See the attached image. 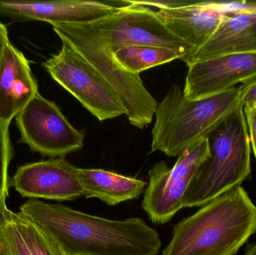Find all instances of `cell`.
<instances>
[{
    "mask_svg": "<svg viewBox=\"0 0 256 255\" xmlns=\"http://www.w3.org/2000/svg\"><path fill=\"white\" fill-rule=\"evenodd\" d=\"M19 213L49 234L66 255H158L162 246L158 232L138 217L108 220L38 199L27 201Z\"/></svg>",
    "mask_w": 256,
    "mask_h": 255,
    "instance_id": "cell-1",
    "label": "cell"
},
{
    "mask_svg": "<svg viewBox=\"0 0 256 255\" xmlns=\"http://www.w3.org/2000/svg\"><path fill=\"white\" fill-rule=\"evenodd\" d=\"M256 232V206L237 187L183 219L162 255H236Z\"/></svg>",
    "mask_w": 256,
    "mask_h": 255,
    "instance_id": "cell-2",
    "label": "cell"
},
{
    "mask_svg": "<svg viewBox=\"0 0 256 255\" xmlns=\"http://www.w3.org/2000/svg\"><path fill=\"white\" fill-rule=\"evenodd\" d=\"M243 85L198 100H188L173 85L158 103L152 131V152L179 157L208 137L226 118L244 107Z\"/></svg>",
    "mask_w": 256,
    "mask_h": 255,
    "instance_id": "cell-3",
    "label": "cell"
},
{
    "mask_svg": "<svg viewBox=\"0 0 256 255\" xmlns=\"http://www.w3.org/2000/svg\"><path fill=\"white\" fill-rule=\"evenodd\" d=\"M210 157L200 166L183 199V208L202 207L240 187L251 172V145L244 107L208 136Z\"/></svg>",
    "mask_w": 256,
    "mask_h": 255,
    "instance_id": "cell-4",
    "label": "cell"
},
{
    "mask_svg": "<svg viewBox=\"0 0 256 255\" xmlns=\"http://www.w3.org/2000/svg\"><path fill=\"white\" fill-rule=\"evenodd\" d=\"M52 28L62 43L79 52L109 82L124 104L132 126L143 129L150 124L158 102L146 89L140 75L120 67L90 23L64 24Z\"/></svg>",
    "mask_w": 256,
    "mask_h": 255,
    "instance_id": "cell-5",
    "label": "cell"
},
{
    "mask_svg": "<svg viewBox=\"0 0 256 255\" xmlns=\"http://www.w3.org/2000/svg\"><path fill=\"white\" fill-rule=\"evenodd\" d=\"M43 66L56 82L99 121L127 115L124 104L109 82L69 45L62 43L61 50Z\"/></svg>",
    "mask_w": 256,
    "mask_h": 255,
    "instance_id": "cell-6",
    "label": "cell"
},
{
    "mask_svg": "<svg viewBox=\"0 0 256 255\" xmlns=\"http://www.w3.org/2000/svg\"><path fill=\"white\" fill-rule=\"evenodd\" d=\"M120 11L90 23L108 49L114 52L127 45L161 46L174 49L184 62L194 52L174 35L156 11L131 1H124Z\"/></svg>",
    "mask_w": 256,
    "mask_h": 255,
    "instance_id": "cell-7",
    "label": "cell"
},
{
    "mask_svg": "<svg viewBox=\"0 0 256 255\" xmlns=\"http://www.w3.org/2000/svg\"><path fill=\"white\" fill-rule=\"evenodd\" d=\"M20 142L51 158L82 149L85 135L75 129L56 104L38 93L16 116Z\"/></svg>",
    "mask_w": 256,
    "mask_h": 255,
    "instance_id": "cell-8",
    "label": "cell"
},
{
    "mask_svg": "<svg viewBox=\"0 0 256 255\" xmlns=\"http://www.w3.org/2000/svg\"><path fill=\"white\" fill-rule=\"evenodd\" d=\"M188 66L183 91L190 100L215 95L256 79V52L220 55Z\"/></svg>",
    "mask_w": 256,
    "mask_h": 255,
    "instance_id": "cell-9",
    "label": "cell"
},
{
    "mask_svg": "<svg viewBox=\"0 0 256 255\" xmlns=\"http://www.w3.org/2000/svg\"><path fill=\"white\" fill-rule=\"evenodd\" d=\"M78 169L64 157L27 163L18 168L12 186L22 197L75 200L84 196Z\"/></svg>",
    "mask_w": 256,
    "mask_h": 255,
    "instance_id": "cell-10",
    "label": "cell"
},
{
    "mask_svg": "<svg viewBox=\"0 0 256 255\" xmlns=\"http://www.w3.org/2000/svg\"><path fill=\"white\" fill-rule=\"evenodd\" d=\"M123 5L87 0L16 1L0 0V14L16 20H39L54 26L64 24H87L120 11Z\"/></svg>",
    "mask_w": 256,
    "mask_h": 255,
    "instance_id": "cell-11",
    "label": "cell"
},
{
    "mask_svg": "<svg viewBox=\"0 0 256 255\" xmlns=\"http://www.w3.org/2000/svg\"><path fill=\"white\" fill-rule=\"evenodd\" d=\"M196 172L180 163L170 168L165 162L149 170V182L142 207L152 223L164 225L183 208V199Z\"/></svg>",
    "mask_w": 256,
    "mask_h": 255,
    "instance_id": "cell-12",
    "label": "cell"
},
{
    "mask_svg": "<svg viewBox=\"0 0 256 255\" xmlns=\"http://www.w3.org/2000/svg\"><path fill=\"white\" fill-rule=\"evenodd\" d=\"M38 93L30 61L9 42L0 55V121L10 125Z\"/></svg>",
    "mask_w": 256,
    "mask_h": 255,
    "instance_id": "cell-13",
    "label": "cell"
},
{
    "mask_svg": "<svg viewBox=\"0 0 256 255\" xmlns=\"http://www.w3.org/2000/svg\"><path fill=\"white\" fill-rule=\"evenodd\" d=\"M156 13L166 26L194 52L209 40L227 16L218 2L212 1H189L176 8L158 10Z\"/></svg>",
    "mask_w": 256,
    "mask_h": 255,
    "instance_id": "cell-14",
    "label": "cell"
},
{
    "mask_svg": "<svg viewBox=\"0 0 256 255\" xmlns=\"http://www.w3.org/2000/svg\"><path fill=\"white\" fill-rule=\"evenodd\" d=\"M256 52V13L228 15L213 35L186 61V65L220 55Z\"/></svg>",
    "mask_w": 256,
    "mask_h": 255,
    "instance_id": "cell-15",
    "label": "cell"
},
{
    "mask_svg": "<svg viewBox=\"0 0 256 255\" xmlns=\"http://www.w3.org/2000/svg\"><path fill=\"white\" fill-rule=\"evenodd\" d=\"M86 199H98L109 206L138 199L146 183L100 169H78Z\"/></svg>",
    "mask_w": 256,
    "mask_h": 255,
    "instance_id": "cell-16",
    "label": "cell"
},
{
    "mask_svg": "<svg viewBox=\"0 0 256 255\" xmlns=\"http://www.w3.org/2000/svg\"><path fill=\"white\" fill-rule=\"evenodd\" d=\"M112 53L122 68L137 75L148 69L182 58L174 49L144 45H127Z\"/></svg>",
    "mask_w": 256,
    "mask_h": 255,
    "instance_id": "cell-17",
    "label": "cell"
},
{
    "mask_svg": "<svg viewBox=\"0 0 256 255\" xmlns=\"http://www.w3.org/2000/svg\"><path fill=\"white\" fill-rule=\"evenodd\" d=\"M15 226L31 255H66L42 227L20 213H12Z\"/></svg>",
    "mask_w": 256,
    "mask_h": 255,
    "instance_id": "cell-18",
    "label": "cell"
},
{
    "mask_svg": "<svg viewBox=\"0 0 256 255\" xmlns=\"http://www.w3.org/2000/svg\"><path fill=\"white\" fill-rule=\"evenodd\" d=\"M7 205L0 208V255H31L26 247Z\"/></svg>",
    "mask_w": 256,
    "mask_h": 255,
    "instance_id": "cell-19",
    "label": "cell"
},
{
    "mask_svg": "<svg viewBox=\"0 0 256 255\" xmlns=\"http://www.w3.org/2000/svg\"><path fill=\"white\" fill-rule=\"evenodd\" d=\"M8 127L0 121V208L6 205L8 196V166L12 157Z\"/></svg>",
    "mask_w": 256,
    "mask_h": 255,
    "instance_id": "cell-20",
    "label": "cell"
},
{
    "mask_svg": "<svg viewBox=\"0 0 256 255\" xmlns=\"http://www.w3.org/2000/svg\"><path fill=\"white\" fill-rule=\"evenodd\" d=\"M246 124L249 131L250 140L256 160V106L244 107Z\"/></svg>",
    "mask_w": 256,
    "mask_h": 255,
    "instance_id": "cell-21",
    "label": "cell"
},
{
    "mask_svg": "<svg viewBox=\"0 0 256 255\" xmlns=\"http://www.w3.org/2000/svg\"><path fill=\"white\" fill-rule=\"evenodd\" d=\"M131 1L148 7H158L159 10L176 8V7L185 5L189 2L188 1H140V0H137V1L132 0Z\"/></svg>",
    "mask_w": 256,
    "mask_h": 255,
    "instance_id": "cell-22",
    "label": "cell"
},
{
    "mask_svg": "<svg viewBox=\"0 0 256 255\" xmlns=\"http://www.w3.org/2000/svg\"><path fill=\"white\" fill-rule=\"evenodd\" d=\"M242 100L244 107L256 106V79L243 85Z\"/></svg>",
    "mask_w": 256,
    "mask_h": 255,
    "instance_id": "cell-23",
    "label": "cell"
},
{
    "mask_svg": "<svg viewBox=\"0 0 256 255\" xmlns=\"http://www.w3.org/2000/svg\"><path fill=\"white\" fill-rule=\"evenodd\" d=\"M10 42L8 39V33L7 28L4 24L0 22V55L4 50L6 45Z\"/></svg>",
    "mask_w": 256,
    "mask_h": 255,
    "instance_id": "cell-24",
    "label": "cell"
},
{
    "mask_svg": "<svg viewBox=\"0 0 256 255\" xmlns=\"http://www.w3.org/2000/svg\"><path fill=\"white\" fill-rule=\"evenodd\" d=\"M244 255H256V244L248 245Z\"/></svg>",
    "mask_w": 256,
    "mask_h": 255,
    "instance_id": "cell-25",
    "label": "cell"
}]
</instances>
